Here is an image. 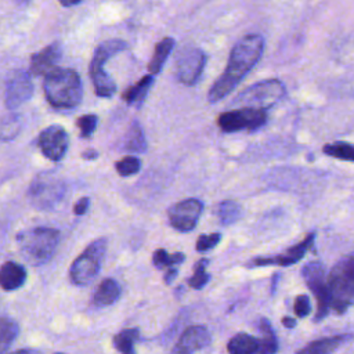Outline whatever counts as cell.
Returning <instances> with one entry per match:
<instances>
[{
    "instance_id": "cell-1",
    "label": "cell",
    "mask_w": 354,
    "mask_h": 354,
    "mask_svg": "<svg viewBox=\"0 0 354 354\" xmlns=\"http://www.w3.org/2000/svg\"><path fill=\"white\" fill-rule=\"evenodd\" d=\"M264 50V39L260 35H248L232 47L224 73L209 90L207 100L214 104L227 97L239 82L257 64Z\"/></svg>"
},
{
    "instance_id": "cell-2",
    "label": "cell",
    "mask_w": 354,
    "mask_h": 354,
    "mask_svg": "<svg viewBox=\"0 0 354 354\" xmlns=\"http://www.w3.org/2000/svg\"><path fill=\"white\" fill-rule=\"evenodd\" d=\"M43 90L48 104L57 109H72L83 97L82 80L71 68H55L46 75Z\"/></svg>"
},
{
    "instance_id": "cell-3",
    "label": "cell",
    "mask_w": 354,
    "mask_h": 354,
    "mask_svg": "<svg viewBox=\"0 0 354 354\" xmlns=\"http://www.w3.org/2000/svg\"><path fill=\"white\" fill-rule=\"evenodd\" d=\"M59 232L54 228L36 227L19 232L17 242L22 257L32 266H41L47 263L58 245Z\"/></svg>"
},
{
    "instance_id": "cell-4",
    "label": "cell",
    "mask_w": 354,
    "mask_h": 354,
    "mask_svg": "<svg viewBox=\"0 0 354 354\" xmlns=\"http://www.w3.org/2000/svg\"><path fill=\"white\" fill-rule=\"evenodd\" d=\"M328 290L330 307L343 313L354 303V253L340 259L329 272Z\"/></svg>"
},
{
    "instance_id": "cell-5",
    "label": "cell",
    "mask_w": 354,
    "mask_h": 354,
    "mask_svg": "<svg viewBox=\"0 0 354 354\" xmlns=\"http://www.w3.org/2000/svg\"><path fill=\"white\" fill-rule=\"evenodd\" d=\"M127 48V43L119 39L105 40L100 43L94 51L93 59L90 62V77L94 86V91L98 97L108 98L116 91V84L113 79L105 72V64L118 53Z\"/></svg>"
},
{
    "instance_id": "cell-6",
    "label": "cell",
    "mask_w": 354,
    "mask_h": 354,
    "mask_svg": "<svg viewBox=\"0 0 354 354\" xmlns=\"http://www.w3.org/2000/svg\"><path fill=\"white\" fill-rule=\"evenodd\" d=\"M65 195V183L54 170L37 174L28 189L30 203L40 210L54 209Z\"/></svg>"
},
{
    "instance_id": "cell-7",
    "label": "cell",
    "mask_w": 354,
    "mask_h": 354,
    "mask_svg": "<svg viewBox=\"0 0 354 354\" xmlns=\"http://www.w3.org/2000/svg\"><path fill=\"white\" fill-rule=\"evenodd\" d=\"M106 250V239L98 238L91 242L71 266L69 277L75 285H88L98 274Z\"/></svg>"
},
{
    "instance_id": "cell-8",
    "label": "cell",
    "mask_w": 354,
    "mask_h": 354,
    "mask_svg": "<svg viewBox=\"0 0 354 354\" xmlns=\"http://www.w3.org/2000/svg\"><path fill=\"white\" fill-rule=\"evenodd\" d=\"M283 95L285 86L277 79H267L249 86L246 90L239 93L232 102L234 105H241V108L249 106L266 109L279 101Z\"/></svg>"
},
{
    "instance_id": "cell-9",
    "label": "cell",
    "mask_w": 354,
    "mask_h": 354,
    "mask_svg": "<svg viewBox=\"0 0 354 354\" xmlns=\"http://www.w3.org/2000/svg\"><path fill=\"white\" fill-rule=\"evenodd\" d=\"M267 111L261 108L242 106L223 112L217 118L218 127L224 133H235L242 130H256L266 124Z\"/></svg>"
},
{
    "instance_id": "cell-10",
    "label": "cell",
    "mask_w": 354,
    "mask_h": 354,
    "mask_svg": "<svg viewBox=\"0 0 354 354\" xmlns=\"http://www.w3.org/2000/svg\"><path fill=\"white\" fill-rule=\"evenodd\" d=\"M303 278L307 286L317 297V315L315 319H322L330 307L329 290H328V278L325 275V268L319 261H311L303 268Z\"/></svg>"
},
{
    "instance_id": "cell-11",
    "label": "cell",
    "mask_w": 354,
    "mask_h": 354,
    "mask_svg": "<svg viewBox=\"0 0 354 354\" xmlns=\"http://www.w3.org/2000/svg\"><path fill=\"white\" fill-rule=\"evenodd\" d=\"M203 212V203L199 199L189 198L174 203L169 212V221L173 228L187 232L195 228L201 214Z\"/></svg>"
},
{
    "instance_id": "cell-12",
    "label": "cell",
    "mask_w": 354,
    "mask_h": 354,
    "mask_svg": "<svg viewBox=\"0 0 354 354\" xmlns=\"http://www.w3.org/2000/svg\"><path fill=\"white\" fill-rule=\"evenodd\" d=\"M33 93V83L30 75L22 69L8 73L6 80L4 101L8 109H15L26 102Z\"/></svg>"
},
{
    "instance_id": "cell-13",
    "label": "cell",
    "mask_w": 354,
    "mask_h": 354,
    "mask_svg": "<svg viewBox=\"0 0 354 354\" xmlns=\"http://www.w3.org/2000/svg\"><path fill=\"white\" fill-rule=\"evenodd\" d=\"M68 144V134L58 124L48 126L37 137V147L41 149V153L53 162H58L65 156Z\"/></svg>"
},
{
    "instance_id": "cell-14",
    "label": "cell",
    "mask_w": 354,
    "mask_h": 354,
    "mask_svg": "<svg viewBox=\"0 0 354 354\" xmlns=\"http://www.w3.org/2000/svg\"><path fill=\"white\" fill-rule=\"evenodd\" d=\"M206 64V54L196 47L184 50L177 61V76L185 86H194L202 75Z\"/></svg>"
},
{
    "instance_id": "cell-15",
    "label": "cell",
    "mask_w": 354,
    "mask_h": 354,
    "mask_svg": "<svg viewBox=\"0 0 354 354\" xmlns=\"http://www.w3.org/2000/svg\"><path fill=\"white\" fill-rule=\"evenodd\" d=\"M209 342V330L202 325H192L183 332L170 354H192L207 346Z\"/></svg>"
},
{
    "instance_id": "cell-16",
    "label": "cell",
    "mask_w": 354,
    "mask_h": 354,
    "mask_svg": "<svg viewBox=\"0 0 354 354\" xmlns=\"http://www.w3.org/2000/svg\"><path fill=\"white\" fill-rule=\"evenodd\" d=\"M62 47L59 41H54L44 47L41 51L30 57V72L36 76H46L57 66V62L61 59Z\"/></svg>"
},
{
    "instance_id": "cell-17",
    "label": "cell",
    "mask_w": 354,
    "mask_h": 354,
    "mask_svg": "<svg viewBox=\"0 0 354 354\" xmlns=\"http://www.w3.org/2000/svg\"><path fill=\"white\" fill-rule=\"evenodd\" d=\"M313 242H314V234H310L306 236V239H303L296 246L288 249L285 253L275 256V257H259V259L252 260V264L256 267L268 266V264H278L282 267L290 266L293 263H297L304 256V253L307 252V249H310Z\"/></svg>"
},
{
    "instance_id": "cell-18",
    "label": "cell",
    "mask_w": 354,
    "mask_h": 354,
    "mask_svg": "<svg viewBox=\"0 0 354 354\" xmlns=\"http://www.w3.org/2000/svg\"><path fill=\"white\" fill-rule=\"evenodd\" d=\"M26 271L22 266L14 261H6L0 271V283L4 290H15L24 285Z\"/></svg>"
},
{
    "instance_id": "cell-19",
    "label": "cell",
    "mask_w": 354,
    "mask_h": 354,
    "mask_svg": "<svg viewBox=\"0 0 354 354\" xmlns=\"http://www.w3.org/2000/svg\"><path fill=\"white\" fill-rule=\"evenodd\" d=\"M346 339L347 335H337L314 340L304 346L303 348H300L296 354H332Z\"/></svg>"
},
{
    "instance_id": "cell-20",
    "label": "cell",
    "mask_w": 354,
    "mask_h": 354,
    "mask_svg": "<svg viewBox=\"0 0 354 354\" xmlns=\"http://www.w3.org/2000/svg\"><path fill=\"white\" fill-rule=\"evenodd\" d=\"M174 47V39L173 37H165L162 39L153 50V54L151 57V61L148 64V72L149 75L155 76L160 72L165 61L167 59V57L170 55L171 50Z\"/></svg>"
},
{
    "instance_id": "cell-21",
    "label": "cell",
    "mask_w": 354,
    "mask_h": 354,
    "mask_svg": "<svg viewBox=\"0 0 354 354\" xmlns=\"http://www.w3.org/2000/svg\"><path fill=\"white\" fill-rule=\"evenodd\" d=\"M152 75H147L144 77H141L136 84L130 86L129 88H126L122 94V98L126 104L129 105H141L147 97L148 90L151 88L152 84Z\"/></svg>"
},
{
    "instance_id": "cell-22",
    "label": "cell",
    "mask_w": 354,
    "mask_h": 354,
    "mask_svg": "<svg viewBox=\"0 0 354 354\" xmlns=\"http://www.w3.org/2000/svg\"><path fill=\"white\" fill-rule=\"evenodd\" d=\"M120 296V288L115 279H104L94 293V303L105 307L113 304Z\"/></svg>"
},
{
    "instance_id": "cell-23",
    "label": "cell",
    "mask_w": 354,
    "mask_h": 354,
    "mask_svg": "<svg viewBox=\"0 0 354 354\" xmlns=\"http://www.w3.org/2000/svg\"><path fill=\"white\" fill-rule=\"evenodd\" d=\"M230 354H257L259 339L248 333H238L228 342Z\"/></svg>"
},
{
    "instance_id": "cell-24",
    "label": "cell",
    "mask_w": 354,
    "mask_h": 354,
    "mask_svg": "<svg viewBox=\"0 0 354 354\" xmlns=\"http://www.w3.org/2000/svg\"><path fill=\"white\" fill-rule=\"evenodd\" d=\"M260 333H261V337L259 339L257 354H275L278 350V343H277L274 330L267 319L260 321Z\"/></svg>"
},
{
    "instance_id": "cell-25",
    "label": "cell",
    "mask_w": 354,
    "mask_h": 354,
    "mask_svg": "<svg viewBox=\"0 0 354 354\" xmlns=\"http://www.w3.org/2000/svg\"><path fill=\"white\" fill-rule=\"evenodd\" d=\"M147 148V141L142 129L138 122H133L124 140V149L131 152H144Z\"/></svg>"
},
{
    "instance_id": "cell-26",
    "label": "cell",
    "mask_w": 354,
    "mask_h": 354,
    "mask_svg": "<svg viewBox=\"0 0 354 354\" xmlns=\"http://www.w3.org/2000/svg\"><path fill=\"white\" fill-rule=\"evenodd\" d=\"M324 153L347 162H354V144L347 141H335L324 145Z\"/></svg>"
},
{
    "instance_id": "cell-27",
    "label": "cell",
    "mask_w": 354,
    "mask_h": 354,
    "mask_svg": "<svg viewBox=\"0 0 354 354\" xmlns=\"http://www.w3.org/2000/svg\"><path fill=\"white\" fill-rule=\"evenodd\" d=\"M137 339H138V329H136V328L124 329V330L119 332L118 335H115L113 346L122 354H136L133 344Z\"/></svg>"
},
{
    "instance_id": "cell-28",
    "label": "cell",
    "mask_w": 354,
    "mask_h": 354,
    "mask_svg": "<svg viewBox=\"0 0 354 354\" xmlns=\"http://www.w3.org/2000/svg\"><path fill=\"white\" fill-rule=\"evenodd\" d=\"M242 209L234 201H223L217 206V217L223 225H230L241 217Z\"/></svg>"
},
{
    "instance_id": "cell-29",
    "label": "cell",
    "mask_w": 354,
    "mask_h": 354,
    "mask_svg": "<svg viewBox=\"0 0 354 354\" xmlns=\"http://www.w3.org/2000/svg\"><path fill=\"white\" fill-rule=\"evenodd\" d=\"M19 333V328L17 322L8 318H1L0 322V342H1V353H6V350L12 344V342L17 339Z\"/></svg>"
},
{
    "instance_id": "cell-30",
    "label": "cell",
    "mask_w": 354,
    "mask_h": 354,
    "mask_svg": "<svg viewBox=\"0 0 354 354\" xmlns=\"http://www.w3.org/2000/svg\"><path fill=\"white\" fill-rule=\"evenodd\" d=\"M116 171L122 176V177H129V176H133L136 173L140 171L141 169V162L138 158L136 156H124L123 159L118 160L116 165Z\"/></svg>"
},
{
    "instance_id": "cell-31",
    "label": "cell",
    "mask_w": 354,
    "mask_h": 354,
    "mask_svg": "<svg viewBox=\"0 0 354 354\" xmlns=\"http://www.w3.org/2000/svg\"><path fill=\"white\" fill-rule=\"evenodd\" d=\"M206 264H207V260L203 259L201 261H198L195 264V270H194V275L188 279V285L195 288V289H201L202 286H205L207 282H209V278L210 275L205 272V268H206Z\"/></svg>"
},
{
    "instance_id": "cell-32",
    "label": "cell",
    "mask_w": 354,
    "mask_h": 354,
    "mask_svg": "<svg viewBox=\"0 0 354 354\" xmlns=\"http://www.w3.org/2000/svg\"><path fill=\"white\" fill-rule=\"evenodd\" d=\"M76 124L79 126V130H80V137L86 138V137H90L94 130L97 129V124H98V118L93 113L90 115H83L80 116L77 120H76Z\"/></svg>"
},
{
    "instance_id": "cell-33",
    "label": "cell",
    "mask_w": 354,
    "mask_h": 354,
    "mask_svg": "<svg viewBox=\"0 0 354 354\" xmlns=\"http://www.w3.org/2000/svg\"><path fill=\"white\" fill-rule=\"evenodd\" d=\"M221 239V235L218 232L209 234V235H201L196 241V250L198 252H206L212 248H214Z\"/></svg>"
},
{
    "instance_id": "cell-34",
    "label": "cell",
    "mask_w": 354,
    "mask_h": 354,
    "mask_svg": "<svg viewBox=\"0 0 354 354\" xmlns=\"http://www.w3.org/2000/svg\"><path fill=\"white\" fill-rule=\"evenodd\" d=\"M311 310V303L310 299L306 295H300L296 297L295 300V313L299 318H304L306 315H308Z\"/></svg>"
},
{
    "instance_id": "cell-35",
    "label": "cell",
    "mask_w": 354,
    "mask_h": 354,
    "mask_svg": "<svg viewBox=\"0 0 354 354\" xmlns=\"http://www.w3.org/2000/svg\"><path fill=\"white\" fill-rule=\"evenodd\" d=\"M152 261L155 264L156 268L162 270V268H166V267H170V254L165 250V249H158L153 252V256H152Z\"/></svg>"
},
{
    "instance_id": "cell-36",
    "label": "cell",
    "mask_w": 354,
    "mask_h": 354,
    "mask_svg": "<svg viewBox=\"0 0 354 354\" xmlns=\"http://www.w3.org/2000/svg\"><path fill=\"white\" fill-rule=\"evenodd\" d=\"M88 205H90V199H88L87 196H83V198H80V199L76 202L75 207H73V212H75V214H77V216H82V214H84V213L87 212V209H88Z\"/></svg>"
},
{
    "instance_id": "cell-37",
    "label": "cell",
    "mask_w": 354,
    "mask_h": 354,
    "mask_svg": "<svg viewBox=\"0 0 354 354\" xmlns=\"http://www.w3.org/2000/svg\"><path fill=\"white\" fill-rule=\"evenodd\" d=\"M184 254L183 253H173V254H170V264L171 266H178V264H181L183 261H184Z\"/></svg>"
},
{
    "instance_id": "cell-38",
    "label": "cell",
    "mask_w": 354,
    "mask_h": 354,
    "mask_svg": "<svg viewBox=\"0 0 354 354\" xmlns=\"http://www.w3.org/2000/svg\"><path fill=\"white\" fill-rule=\"evenodd\" d=\"M97 156H98V152H97L95 149H86V151L82 153V158H83V159H88V160L95 159Z\"/></svg>"
},
{
    "instance_id": "cell-39",
    "label": "cell",
    "mask_w": 354,
    "mask_h": 354,
    "mask_svg": "<svg viewBox=\"0 0 354 354\" xmlns=\"http://www.w3.org/2000/svg\"><path fill=\"white\" fill-rule=\"evenodd\" d=\"M176 275H177V270H176V268H170V270L166 272V275H165V282H166V283H171V281L174 279Z\"/></svg>"
},
{
    "instance_id": "cell-40",
    "label": "cell",
    "mask_w": 354,
    "mask_h": 354,
    "mask_svg": "<svg viewBox=\"0 0 354 354\" xmlns=\"http://www.w3.org/2000/svg\"><path fill=\"white\" fill-rule=\"evenodd\" d=\"M282 324H283L285 328H295L296 321L293 318H290V317H283L282 318Z\"/></svg>"
},
{
    "instance_id": "cell-41",
    "label": "cell",
    "mask_w": 354,
    "mask_h": 354,
    "mask_svg": "<svg viewBox=\"0 0 354 354\" xmlns=\"http://www.w3.org/2000/svg\"><path fill=\"white\" fill-rule=\"evenodd\" d=\"M11 354H41V353L37 350H32V348H24V350H17Z\"/></svg>"
},
{
    "instance_id": "cell-42",
    "label": "cell",
    "mask_w": 354,
    "mask_h": 354,
    "mask_svg": "<svg viewBox=\"0 0 354 354\" xmlns=\"http://www.w3.org/2000/svg\"><path fill=\"white\" fill-rule=\"evenodd\" d=\"M64 7H72V6H76L79 4L82 0H58Z\"/></svg>"
},
{
    "instance_id": "cell-43",
    "label": "cell",
    "mask_w": 354,
    "mask_h": 354,
    "mask_svg": "<svg viewBox=\"0 0 354 354\" xmlns=\"http://www.w3.org/2000/svg\"><path fill=\"white\" fill-rule=\"evenodd\" d=\"M19 6H25V4H28L30 0H15Z\"/></svg>"
},
{
    "instance_id": "cell-44",
    "label": "cell",
    "mask_w": 354,
    "mask_h": 354,
    "mask_svg": "<svg viewBox=\"0 0 354 354\" xmlns=\"http://www.w3.org/2000/svg\"><path fill=\"white\" fill-rule=\"evenodd\" d=\"M57 354H62V353H57Z\"/></svg>"
}]
</instances>
